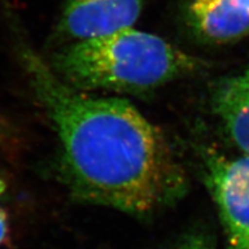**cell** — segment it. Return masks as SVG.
Listing matches in <instances>:
<instances>
[{
	"mask_svg": "<svg viewBox=\"0 0 249 249\" xmlns=\"http://www.w3.org/2000/svg\"><path fill=\"white\" fill-rule=\"evenodd\" d=\"M34 92L61 143V171L81 201L147 214L180 194L185 177L160 130L128 101L93 97L21 50Z\"/></svg>",
	"mask_w": 249,
	"mask_h": 249,
	"instance_id": "1",
	"label": "cell"
},
{
	"mask_svg": "<svg viewBox=\"0 0 249 249\" xmlns=\"http://www.w3.org/2000/svg\"><path fill=\"white\" fill-rule=\"evenodd\" d=\"M200 66L197 59L160 36L128 28L64 46L52 58L51 68L66 85L82 92L141 93Z\"/></svg>",
	"mask_w": 249,
	"mask_h": 249,
	"instance_id": "2",
	"label": "cell"
},
{
	"mask_svg": "<svg viewBox=\"0 0 249 249\" xmlns=\"http://www.w3.org/2000/svg\"><path fill=\"white\" fill-rule=\"evenodd\" d=\"M205 176L230 249H249V155L236 160L211 155Z\"/></svg>",
	"mask_w": 249,
	"mask_h": 249,
	"instance_id": "3",
	"label": "cell"
},
{
	"mask_svg": "<svg viewBox=\"0 0 249 249\" xmlns=\"http://www.w3.org/2000/svg\"><path fill=\"white\" fill-rule=\"evenodd\" d=\"M144 0H67L57 27L59 39L82 40L133 28Z\"/></svg>",
	"mask_w": 249,
	"mask_h": 249,
	"instance_id": "4",
	"label": "cell"
},
{
	"mask_svg": "<svg viewBox=\"0 0 249 249\" xmlns=\"http://www.w3.org/2000/svg\"><path fill=\"white\" fill-rule=\"evenodd\" d=\"M188 14L198 35L211 42L249 35V0H192Z\"/></svg>",
	"mask_w": 249,
	"mask_h": 249,
	"instance_id": "5",
	"label": "cell"
},
{
	"mask_svg": "<svg viewBox=\"0 0 249 249\" xmlns=\"http://www.w3.org/2000/svg\"><path fill=\"white\" fill-rule=\"evenodd\" d=\"M213 107L236 147L249 155V67L219 86Z\"/></svg>",
	"mask_w": 249,
	"mask_h": 249,
	"instance_id": "6",
	"label": "cell"
},
{
	"mask_svg": "<svg viewBox=\"0 0 249 249\" xmlns=\"http://www.w3.org/2000/svg\"><path fill=\"white\" fill-rule=\"evenodd\" d=\"M179 249H213L210 244L202 239H192L183 244Z\"/></svg>",
	"mask_w": 249,
	"mask_h": 249,
	"instance_id": "7",
	"label": "cell"
},
{
	"mask_svg": "<svg viewBox=\"0 0 249 249\" xmlns=\"http://www.w3.org/2000/svg\"><path fill=\"white\" fill-rule=\"evenodd\" d=\"M8 232V225H7V218L4 211L0 210V244L5 241L6 236H7Z\"/></svg>",
	"mask_w": 249,
	"mask_h": 249,
	"instance_id": "8",
	"label": "cell"
},
{
	"mask_svg": "<svg viewBox=\"0 0 249 249\" xmlns=\"http://www.w3.org/2000/svg\"><path fill=\"white\" fill-rule=\"evenodd\" d=\"M9 138H11V130H9L8 124L0 118V143L8 141Z\"/></svg>",
	"mask_w": 249,
	"mask_h": 249,
	"instance_id": "9",
	"label": "cell"
},
{
	"mask_svg": "<svg viewBox=\"0 0 249 249\" xmlns=\"http://www.w3.org/2000/svg\"><path fill=\"white\" fill-rule=\"evenodd\" d=\"M4 191H5V183L2 182L1 179H0V195H1L2 193H4Z\"/></svg>",
	"mask_w": 249,
	"mask_h": 249,
	"instance_id": "10",
	"label": "cell"
}]
</instances>
